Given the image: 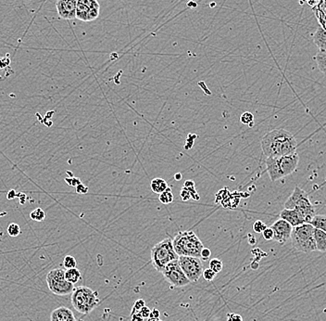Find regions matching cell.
<instances>
[{
  "instance_id": "obj_1",
  "label": "cell",
  "mask_w": 326,
  "mask_h": 321,
  "mask_svg": "<svg viewBox=\"0 0 326 321\" xmlns=\"http://www.w3.org/2000/svg\"><path fill=\"white\" fill-rule=\"evenodd\" d=\"M262 149L267 157H280L296 152L297 139L285 129H273L262 138Z\"/></svg>"
},
{
  "instance_id": "obj_2",
  "label": "cell",
  "mask_w": 326,
  "mask_h": 321,
  "mask_svg": "<svg viewBox=\"0 0 326 321\" xmlns=\"http://www.w3.org/2000/svg\"><path fill=\"white\" fill-rule=\"evenodd\" d=\"M297 152L280 157H267L266 167L272 182L293 174L299 165Z\"/></svg>"
},
{
  "instance_id": "obj_3",
  "label": "cell",
  "mask_w": 326,
  "mask_h": 321,
  "mask_svg": "<svg viewBox=\"0 0 326 321\" xmlns=\"http://www.w3.org/2000/svg\"><path fill=\"white\" fill-rule=\"evenodd\" d=\"M172 245L178 257L200 258L201 250L204 247L202 241L193 231L178 232L172 239Z\"/></svg>"
},
{
  "instance_id": "obj_4",
  "label": "cell",
  "mask_w": 326,
  "mask_h": 321,
  "mask_svg": "<svg viewBox=\"0 0 326 321\" xmlns=\"http://www.w3.org/2000/svg\"><path fill=\"white\" fill-rule=\"evenodd\" d=\"M285 208L296 210L303 217L305 223H309L316 214L315 208L309 201L308 193L298 186L285 202Z\"/></svg>"
},
{
  "instance_id": "obj_5",
  "label": "cell",
  "mask_w": 326,
  "mask_h": 321,
  "mask_svg": "<svg viewBox=\"0 0 326 321\" xmlns=\"http://www.w3.org/2000/svg\"><path fill=\"white\" fill-rule=\"evenodd\" d=\"M71 299L74 309L84 315L92 312L100 303L99 294L85 286L74 288Z\"/></svg>"
},
{
  "instance_id": "obj_6",
  "label": "cell",
  "mask_w": 326,
  "mask_h": 321,
  "mask_svg": "<svg viewBox=\"0 0 326 321\" xmlns=\"http://www.w3.org/2000/svg\"><path fill=\"white\" fill-rule=\"evenodd\" d=\"M290 239L293 246L299 252L309 254L317 251L314 239V227L309 223H304L293 228Z\"/></svg>"
},
{
  "instance_id": "obj_7",
  "label": "cell",
  "mask_w": 326,
  "mask_h": 321,
  "mask_svg": "<svg viewBox=\"0 0 326 321\" xmlns=\"http://www.w3.org/2000/svg\"><path fill=\"white\" fill-rule=\"evenodd\" d=\"M150 257L152 265L159 272H162L169 263L179 258L174 251L171 238H166L155 244L151 249Z\"/></svg>"
},
{
  "instance_id": "obj_8",
  "label": "cell",
  "mask_w": 326,
  "mask_h": 321,
  "mask_svg": "<svg viewBox=\"0 0 326 321\" xmlns=\"http://www.w3.org/2000/svg\"><path fill=\"white\" fill-rule=\"evenodd\" d=\"M48 289L53 294L65 296L73 293L74 286L65 278V271L61 268H55L46 275Z\"/></svg>"
},
{
  "instance_id": "obj_9",
  "label": "cell",
  "mask_w": 326,
  "mask_h": 321,
  "mask_svg": "<svg viewBox=\"0 0 326 321\" xmlns=\"http://www.w3.org/2000/svg\"><path fill=\"white\" fill-rule=\"evenodd\" d=\"M162 273L165 280L168 281L173 287L180 288L190 283L189 279L186 278V276L184 275L183 271L182 270L178 259L169 263L164 267Z\"/></svg>"
},
{
  "instance_id": "obj_10",
  "label": "cell",
  "mask_w": 326,
  "mask_h": 321,
  "mask_svg": "<svg viewBox=\"0 0 326 321\" xmlns=\"http://www.w3.org/2000/svg\"><path fill=\"white\" fill-rule=\"evenodd\" d=\"M178 262L184 275L190 282H198L203 273V265L200 258L192 257H179Z\"/></svg>"
},
{
  "instance_id": "obj_11",
  "label": "cell",
  "mask_w": 326,
  "mask_h": 321,
  "mask_svg": "<svg viewBox=\"0 0 326 321\" xmlns=\"http://www.w3.org/2000/svg\"><path fill=\"white\" fill-rule=\"evenodd\" d=\"M100 3L98 0H77L76 19L82 21H93L99 18Z\"/></svg>"
},
{
  "instance_id": "obj_12",
  "label": "cell",
  "mask_w": 326,
  "mask_h": 321,
  "mask_svg": "<svg viewBox=\"0 0 326 321\" xmlns=\"http://www.w3.org/2000/svg\"><path fill=\"white\" fill-rule=\"evenodd\" d=\"M272 230H273V240L285 244L291 237V232L293 227L285 220L279 219L272 224Z\"/></svg>"
},
{
  "instance_id": "obj_13",
  "label": "cell",
  "mask_w": 326,
  "mask_h": 321,
  "mask_svg": "<svg viewBox=\"0 0 326 321\" xmlns=\"http://www.w3.org/2000/svg\"><path fill=\"white\" fill-rule=\"evenodd\" d=\"M77 0H58L56 8L60 17L64 20H73L76 18Z\"/></svg>"
},
{
  "instance_id": "obj_14",
  "label": "cell",
  "mask_w": 326,
  "mask_h": 321,
  "mask_svg": "<svg viewBox=\"0 0 326 321\" xmlns=\"http://www.w3.org/2000/svg\"><path fill=\"white\" fill-rule=\"evenodd\" d=\"M50 321H76V319L70 308L60 306L51 312Z\"/></svg>"
},
{
  "instance_id": "obj_15",
  "label": "cell",
  "mask_w": 326,
  "mask_h": 321,
  "mask_svg": "<svg viewBox=\"0 0 326 321\" xmlns=\"http://www.w3.org/2000/svg\"><path fill=\"white\" fill-rule=\"evenodd\" d=\"M280 218L283 220H285L290 225L295 228L299 225H302L305 223L303 217L299 214L298 212L294 209H284L280 213Z\"/></svg>"
},
{
  "instance_id": "obj_16",
  "label": "cell",
  "mask_w": 326,
  "mask_h": 321,
  "mask_svg": "<svg viewBox=\"0 0 326 321\" xmlns=\"http://www.w3.org/2000/svg\"><path fill=\"white\" fill-rule=\"evenodd\" d=\"M313 41L320 49H326V24L318 27L313 36Z\"/></svg>"
},
{
  "instance_id": "obj_17",
  "label": "cell",
  "mask_w": 326,
  "mask_h": 321,
  "mask_svg": "<svg viewBox=\"0 0 326 321\" xmlns=\"http://www.w3.org/2000/svg\"><path fill=\"white\" fill-rule=\"evenodd\" d=\"M314 239L316 243V250L319 252L326 251V233L323 230L314 228Z\"/></svg>"
},
{
  "instance_id": "obj_18",
  "label": "cell",
  "mask_w": 326,
  "mask_h": 321,
  "mask_svg": "<svg viewBox=\"0 0 326 321\" xmlns=\"http://www.w3.org/2000/svg\"><path fill=\"white\" fill-rule=\"evenodd\" d=\"M65 278L69 282H71L73 284H75V283H77L82 278L81 271L77 267L71 268V269H67L65 271Z\"/></svg>"
},
{
  "instance_id": "obj_19",
  "label": "cell",
  "mask_w": 326,
  "mask_h": 321,
  "mask_svg": "<svg viewBox=\"0 0 326 321\" xmlns=\"http://www.w3.org/2000/svg\"><path fill=\"white\" fill-rule=\"evenodd\" d=\"M150 188L153 193L161 194L167 190L168 184L163 178H154L150 183Z\"/></svg>"
},
{
  "instance_id": "obj_20",
  "label": "cell",
  "mask_w": 326,
  "mask_h": 321,
  "mask_svg": "<svg viewBox=\"0 0 326 321\" xmlns=\"http://www.w3.org/2000/svg\"><path fill=\"white\" fill-rule=\"evenodd\" d=\"M319 70L326 75V49H320L317 55L315 56Z\"/></svg>"
},
{
  "instance_id": "obj_21",
  "label": "cell",
  "mask_w": 326,
  "mask_h": 321,
  "mask_svg": "<svg viewBox=\"0 0 326 321\" xmlns=\"http://www.w3.org/2000/svg\"><path fill=\"white\" fill-rule=\"evenodd\" d=\"M315 229L323 230L326 233V215L315 214V216L309 222Z\"/></svg>"
},
{
  "instance_id": "obj_22",
  "label": "cell",
  "mask_w": 326,
  "mask_h": 321,
  "mask_svg": "<svg viewBox=\"0 0 326 321\" xmlns=\"http://www.w3.org/2000/svg\"><path fill=\"white\" fill-rule=\"evenodd\" d=\"M173 194H172L171 188H167L166 191H164L163 193L160 194V201L163 202V204H169L173 201Z\"/></svg>"
},
{
  "instance_id": "obj_23",
  "label": "cell",
  "mask_w": 326,
  "mask_h": 321,
  "mask_svg": "<svg viewBox=\"0 0 326 321\" xmlns=\"http://www.w3.org/2000/svg\"><path fill=\"white\" fill-rule=\"evenodd\" d=\"M31 219L37 222H42L45 218V213L41 208H37L30 214Z\"/></svg>"
},
{
  "instance_id": "obj_24",
  "label": "cell",
  "mask_w": 326,
  "mask_h": 321,
  "mask_svg": "<svg viewBox=\"0 0 326 321\" xmlns=\"http://www.w3.org/2000/svg\"><path fill=\"white\" fill-rule=\"evenodd\" d=\"M223 267H224V264L223 262L218 259V258H214V259H211L209 261V268L211 270H213L216 274L220 273L222 270H223Z\"/></svg>"
},
{
  "instance_id": "obj_25",
  "label": "cell",
  "mask_w": 326,
  "mask_h": 321,
  "mask_svg": "<svg viewBox=\"0 0 326 321\" xmlns=\"http://www.w3.org/2000/svg\"><path fill=\"white\" fill-rule=\"evenodd\" d=\"M240 121L243 125L252 127L254 124V115L249 111H245L240 116Z\"/></svg>"
},
{
  "instance_id": "obj_26",
  "label": "cell",
  "mask_w": 326,
  "mask_h": 321,
  "mask_svg": "<svg viewBox=\"0 0 326 321\" xmlns=\"http://www.w3.org/2000/svg\"><path fill=\"white\" fill-rule=\"evenodd\" d=\"M7 231H8V234L10 237H18L19 235L20 234V228L18 224L11 223V224H9Z\"/></svg>"
},
{
  "instance_id": "obj_27",
  "label": "cell",
  "mask_w": 326,
  "mask_h": 321,
  "mask_svg": "<svg viewBox=\"0 0 326 321\" xmlns=\"http://www.w3.org/2000/svg\"><path fill=\"white\" fill-rule=\"evenodd\" d=\"M63 266L66 269H71V268H75L77 266L76 259L72 256H67L65 257L63 260Z\"/></svg>"
},
{
  "instance_id": "obj_28",
  "label": "cell",
  "mask_w": 326,
  "mask_h": 321,
  "mask_svg": "<svg viewBox=\"0 0 326 321\" xmlns=\"http://www.w3.org/2000/svg\"><path fill=\"white\" fill-rule=\"evenodd\" d=\"M202 275H203V278H205V280H207V281H212L217 274H216L213 270H211V269L208 267V268H206V269L203 270Z\"/></svg>"
},
{
  "instance_id": "obj_29",
  "label": "cell",
  "mask_w": 326,
  "mask_h": 321,
  "mask_svg": "<svg viewBox=\"0 0 326 321\" xmlns=\"http://www.w3.org/2000/svg\"><path fill=\"white\" fill-rule=\"evenodd\" d=\"M266 228H267V226L263 221L257 220L256 222H254L253 230L257 233H263Z\"/></svg>"
},
{
  "instance_id": "obj_30",
  "label": "cell",
  "mask_w": 326,
  "mask_h": 321,
  "mask_svg": "<svg viewBox=\"0 0 326 321\" xmlns=\"http://www.w3.org/2000/svg\"><path fill=\"white\" fill-rule=\"evenodd\" d=\"M145 305V302L143 300V299H138L136 300L134 305H133V308H132V312H131V315L134 314V313L139 312L144 306Z\"/></svg>"
},
{
  "instance_id": "obj_31",
  "label": "cell",
  "mask_w": 326,
  "mask_h": 321,
  "mask_svg": "<svg viewBox=\"0 0 326 321\" xmlns=\"http://www.w3.org/2000/svg\"><path fill=\"white\" fill-rule=\"evenodd\" d=\"M273 235H274L273 234V230H272L271 227L270 228L267 227L263 232V238L266 239V240H272V239H273Z\"/></svg>"
},
{
  "instance_id": "obj_32",
  "label": "cell",
  "mask_w": 326,
  "mask_h": 321,
  "mask_svg": "<svg viewBox=\"0 0 326 321\" xmlns=\"http://www.w3.org/2000/svg\"><path fill=\"white\" fill-rule=\"evenodd\" d=\"M211 256V251L208 248L203 247L200 253V258L204 261H208V258Z\"/></svg>"
},
{
  "instance_id": "obj_33",
  "label": "cell",
  "mask_w": 326,
  "mask_h": 321,
  "mask_svg": "<svg viewBox=\"0 0 326 321\" xmlns=\"http://www.w3.org/2000/svg\"><path fill=\"white\" fill-rule=\"evenodd\" d=\"M227 321H243V318L236 313H228Z\"/></svg>"
},
{
  "instance_id": "obj_34",
  "label": "cell",
  "mask_w": 326,
  "mask_h": 321,
  "mask_svg": "<svg viewBox=\"0 0 326 321\" xmlns=\"http://www.w3.org/2000/svg\"><path fill=\"white\" fill-rule=\"evenodd\" d=\"M150 312H151V310H150V308H148L147 306H144L140 311H139V313L142 315V317L144 318V319H148L149 318V316H150Z\"/></svg>"
},
{
  "instance_id": "obj_35",
  "label": "cell",
  "mask_w": 326,
  "mask_h": 321,
  "mask_svg": "<svg viewBox=\"0 0 326 321\" xmlns=\"http://www.w3.org/2000/svg\"><path fill=\"white\" fill-rule=\"evenodd\" d=\"M144 318L139 312L134 313L131 315V321H144Z\"/></svg>"
},
{
  "instance_id": "obj_36",
  "label": "cell",
  "mask_w": 326,
  "mask_h": 321,
  "mask_svg": "<svg viewBox=\"0 0 326 321\" xmlns=\"http://www.w3.org/2000/svg\"><path fill=\"white\" fill-rule=\"evenodd\" d=\"M160 315H161L160 311L158 309H156V308H153L151 310V312H150L149 318H151V319H160Z\"/></svg>"
},
{
  "instance_id": "obj_37",
  "label": "cell",
  "mask_w": 326,
  "mask_h": 321,
  "mask_svg": "<svg viewBox=\"0 0 326 321\" xmlns=\"http://www.w3.org/2000/svg\"><path fill=\"white\" fill-rule=\"evenodd\" d=\"M77 193H87V188L85 186H83L82 184H79L78 187H77Z\"/></svg>"
},
{
  "instance_id": "obj_38",
  "label": "cell",
  "mask_w": 326,
  "mask_h": 321,
  "mask_svg": "<svg viewBox=\"0 0 326 321\" xmlns=\"http://www.w3.org/2000/svg\"><path fill=\"white\" fill-rule=\"evenodd\" d=\"M15 195H16V193H15V191L14 190H11V191H9V193H8V199H9V200H11V199H13L14 197H15Z\"/></svg>"
},
{
  "instance_id": "obj_39",
  "label": "cell",
  "mask_w": 326,
  "mask_h": 321,
  "mask_svg": "<svg viewBox=\"0 0 326 321\" xmlns=\"http://www.w3.org/2000/svg\"><path fill=\"white\" fill-rule=\"evenodd\" d=\"M181 178H182L181 174H176V175H175V179H176V180H180Z\"/></svg>"
},
{
  "instance_id": "obj_40",
  "label": "cell",
  "mask_w": 326,
  "mask_h": 321,
  "mask_svg": "<svg viewBox=\"0 0 326 321\" xmlns=\"http://www.w3.org/2000/svg\"><path fill=\"white\" fill-rule=\"evenodd\" d=\"M148 321H161L160 319H151V318H148Z\"/></svg>"
}]
</instances>
